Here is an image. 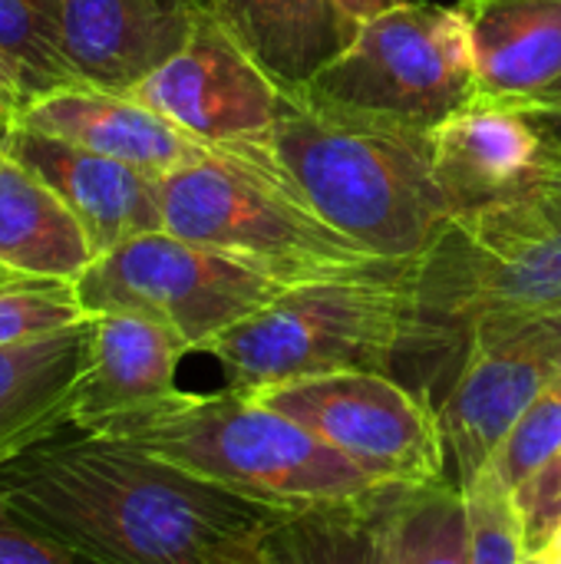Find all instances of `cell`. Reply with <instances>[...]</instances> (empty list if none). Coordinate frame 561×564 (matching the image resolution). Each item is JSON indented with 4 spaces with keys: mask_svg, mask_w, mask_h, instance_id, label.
I'll use <instances>...</instances> for the list:
<instances>
[{
    "mask_svg": "<svg viewBox=\"0 0 561 564\" xmlns=\"http://www.w3.org/2000/svg\"><path fill=\"white\" fill-rule=\"evenodd\" d=\"M298 93L334 116L430 135L476 99L466 23L456 7L403 0L360 23Z\"/></svg>",
    "mask_w": 561,
    "mask_h": 564,
    "instance_id": "52a82bcc",
    "label": "cell"
},
{
    "mask_svg": "<svg viewBox=\"0 0 561 564\" xmlns=\"http://www.w3.org/2000/svg\"><path fill=\"white\" fill-rule=\"evenodd\" d=\"M0 496L83 564H228L288 512L76 430L7 463Z\"/></svg>",
    "mask_w": 561,
    "mask_h": 564,
    "instance_id": "6da1fadb",
    "label": "cell"
},
{
    "mask_svg": "<svg viewBox=\"0 0 561 564\" xmlns=\"http://www.w3.org/2000/svg\"><path fill=\"white\" fill-rule=\"evenodd\" d=\"M397 558L400 564H470V506L453 479L400 489Z\"/></svg>",
    "mask_w": 561,
    "mask_h": 564,
    "instance_id": "603a6c76",
    "label": "cell"
},
{
    "mask_svg": "<svg viewBox=\"0 0 561 564\" xmlns=\"http://www.w3.org/2000/svg\"><path fill=\"white\" fill-rule=\"evenodd\" d=\"M387 486L367 499L284 512L261 539V564H400L397 499Z\"/></svg>",
    "mask_w": 561,
    "mask_h": 564,
    "instance_id": "d6986e66",
    "label": "cell"
},
{
    "mask_svg": "<svg viewBox=\"0 0 561 564\" xmlns=\"http://www.w3.org/2000/svg\"><path fill=\"white\" fill-rule=\"evenodd\" d=\"M261 406L311 430L321 443L390 486L450 479L440 410L390 373H327L245 390Z\"/></svg>",
    "mask_w": 561,
    "mask_h": 564,
    "instance_id": "9c48e42d",
    "label": "cell"
},
{
    "mask_svg": "<svg viewBox=\"0 0 561 564\" xmlns=\"http://www.w3.org/2000/svg\"><path fill=\"white\" fill-rule=\"evenodd\" d=\"M23 96H20V86L17 79L10 76V69L0 63V129L10 132L17 122H20V112H23Z\"/></svg>",
    "mask_w": 561,
    "mask_h": 564,
    "instance_id": "f546056e",
    "label": "cell"
},
{
    "mask_svg": "<svg viewBox=\"0 0 561 564\" xmlns=\"http://www.w3.org/2000/svg\"><path fill=\"white\" fill-rule=\"evenodd\" d=\"M17 126L126 162L152 178L175 175L215 155L212 145L188 135L139 99L93 86H66L26 102Z\"/></svg>",
    "mask_w": 561,
    "mask_h": 564,
    "instance_id": "2e32d148",
    "label": "cell"
},
{
    "mask_svg": "<svg viewBox=\"0 0 561 564\" xmlns=\"http://www.w3.org/2000/svg\"><path fill=\"white\" fill-rule=\"evenodd\" d=\"M0 63L23 102L83 86L63 46V0H0Z\"/></svg>",
    "mask_w": 561,
    "mask_h": 564,
    "instance_id": "7402d4cb",
    "label": "cell"
},
{
    "mask_svg": "<svg viewBox=\"0 0 561 564\" xmlns=\"http://www.w3.org/2000/svg\"><path fill=\"white\" fill-rule=\"evenodd\" d=\"M542 129H546V132H549V135H552V139L561 145V116H555V119H546V122H542Z\"/></svg>",
    "mask_w": 561,
    "mask_h": 564,
    "instance_id": "4dcf8cb0",
    "label": "cell"
},
{
    "mask_svg": "<svg viewBox=\"0 0 561 564\" xmlns=\"http://www.w3.org/2000/svg\"><path fill=\"white\" fill-rule=\"evenodd\" d=\"M546 314H561V162L546 182L443 221L413 264L407 354L463 364L479 324Z\"/></svg>",
    "mask_w": 561,
    "mask_h": 564,
    "instance_id": "3957f363",
    "label": "cell"
},
{
    "mask_svg": "<svg viewBox=\"0 0 561 564\" xmlns=\"http://www.w3.org/2000/svg\"><path fill=\"white\" fill-rule=\"evenodd\" d=\"M3 135H7V132L0 129V162H3V155H7V152H3Z\"/></svg>",
    "mask_w": 561,
    "mask_h": 564,
    "instance_id": "d590c367",
    "label": "cell"
},
{
    "mask_svg": "<svg viewBox=\"0 0 561 564\" xmlns=\"http://www.w3.org/2000/svg\"><path fill=\"white\" fill-rule=\"evenodd\" d=\"M539 558H542L546 564H561V549H559V552H542Z\"/></svg>",
    "mask_w": 561,
    "mask_h": 564,
    "instance_id": "836d02e7",
    "label": "cell"
},
{
    "mask_svg": "<svg viewBox=\"0 0 561 564\" xmlns=\"http://www.w3.org/2000/svg\"><path fill=\"white\" fill-rule=\"evenodd\" d=\"M561 449V373L532 400L519 416L499 453L493 456V473L499 482L516 492L522 489L555 453Z\"/></svg>",
    "mask_w": 561,
    "mask_h": 564,
    "instance_id": "d4e9b609",
    "label": "cell"
},
{
    "mask_svg": "<svg viewBox=\"0 0 561 564\" xmlns=\"http://www.w3.org/2000/svg\"><path fill=\"white\" fill-rule=\"evenodd\" d=\"M473 50V106L561 116V0H460Z\"/></svg>",
    "mask_w": 561,
    "mask_h": 564,
    "instance_id": "7c38bea8",
    "label": "cell"
},
{
    "mask_svg": "<svg viewBox=\"0 0 561 564\" xmlns=\"http://www.w3.org/2000/svg\"><path fill=\"white\" fill-rule=\"evenodd\" d=\"M413 264L294 284L202 354L222 364L235 390L327 373H390L413 334Z\"/></svg>",
    "mask_w": 561,
    "mask_h": 564,
    "instance_id": "5b68a950",
    "label": "cell"
},
{
    "mask_svg": "<svg viewBox=\"0 0 561 564\" xmlns=\"http://www.w3.org/2000/svg\"><path fill=\"white\" fill-rule=\"evenodd\" d=\"M3 152L60 195L96 258L139 235L162 231L159 178L26 126L3 135Z\"/></svg>",
    "mask_w": 561,
    "mask_h": 564,
    "instance_id": "4fadbf2b",
    "label": "cell"
},
{
    "mask_svg": "<svg viewBox=\"0 0 561 564\" xmlns=\"http://www.w3.org/2000/svg\"><path fill=\"white\" fill-rule=\"evenodd\" d=\"M251 145L298 202L374 258L417 261L453 215L430 135L324 112L298 89Z\"/></svg>",
    "mask_w": 561,
    "mask_h": 564,
    "instance_id": "7a4b0ae2",
    "label": "cell"
},
{
    "mask_svg": "<svg viewBox=\"0 0 561 564\" xmlns=\"http://www.w3.org/2000/svg\"><path fill=\"white\" fill-rule=\"evenodd\" d=\"M513 496L522 519L526 555H539L561 522V449Z\"/></svg>",
    "mask_w": 561,
    "mask_h": 564,
    "instance_id": "4316f807",
    "label": "cell"
},
{
    "mask_svg": "<svg viewBox=\"0 0 561 564\" xmlns=\"http://www.w3.org/2000/svg\"><path fill=\"white\" fill-rule=\"evenodd\" d=\"M561 373V314L486 321L473 330L440 423L456 486L466 489L493 466V456Z\"/></svg>",
    "mask_w": 561,
    "mask_h": 564,
    "instance_id": "30bf717a",
    "label": "cell"
},
{
    "mask_svg": "<svg viewBox=\"0 0 561 564\" xmlns=\"http://www.w3.org/2000/svg\"><path fill=\"white\" fill-rule=\"evenodd\" d=\"M291 93L202 3L188 43L126 96L162 112L205 145L228 149L268 135Z\"/></svg>",
    "mask_w": 561,
    "mask_h": 564,
    "instance_id": "8fae6325",
    "label": "cell"
},
{
    "mask_svg": "<svg viewBox=\"0 0 561 564\" xmlns=\"http://www.w3.org/2000/svg\"><path fill=\"white\" fill-rule=\"evenodd\" d=\"M327 3L334 7V13H337V20L344 23V30L354 33L360 23H367V20H374V17H380V13L393 10V7L403 3V0H327Z\"/></svg>",
    "mask_w": 561,
    "mask_h": 564,
    "instance_id": "f1b7e54d",
    "label": "cell"
},
{
    "mask_svg": "<svg viewBox=\"0 0 561 564\" xmlns=\"http://www.w3.org/2000/svg\"><path fill=\"white\" fill-rule=\"evenodd\" d=\"M96 261L93 245L60 195L17 159L0 162V264L76 284Z\"/></svg>",
    "mask_w": 561,
    "mask_h": 564,
    "instance_id": "ffe728a7",
    "label": "cell"
},
{
    "mask_svg": "<svg viewBox=\"0 0 561 564\" xmlns=\"http://www.w3.org/2000/svg\"><path fill=\"white\" fill-rule=\"evenodd\" d=\"M159 195L162 231L248 261L288 288L393 264L298 202L251 142L215 149L205 162L159 178Z\"/></svg>",
    "mask_w": 561,
    "mask_h": 564,
    "instance_id": "8992f818",
    "label": "cell"
},
{
    "mask_svg": "<svg viewBox=\"0 0 561 564\" xmlns=\"http://www.w3.org/2000/svg\"><path fill=\"white\" fill-rule=\"evenodd\" d=\"M86 317L76 284L20 274L0 264V347L66 330Z\"/></svg>",
    "mask_w": 561,
    "mask_h": 564,
    "instance_id": "cb8c5ba5",
    "label": "cell"
},
{
    "mask_svg": "<svg viewBox=\"0 0 561 564\" xmlns=\"http://www.w3.org/2000/svg\"><path fill=\"white\" fill-rule=\"evenodd\" d=\"M522 564H546V562H542L539 555H526V558H522Z\"/></svg>",
    "mask_w": 561,
    "mask_h": 564,
    "instance_id": "e575fe53",
    "label": "cell"
},
{
    "mask_svg": "<svg viewBox=\"0 0 561 564\" xmlns=\"http://www.w3.org/2000/svg\"><path fill=\"white\" fill-rule=\"evenodd\" d=\"M228 564H261V555L258 552H248V555H241V558H235V562Z\"/></svg>",
    "mask_w": 561,
    "mask_h": 564,
    "instance_id": "d6a6232c",
    "label": "cell"
},
{
    "mask_svg": "<svg viewBox=\"0 0 561 564\" xmlns=\"http://www.w3.org/2000/svg\"><path fill=\"white\" fill-rule=\"evenodd\" d=\"M89 350L93 317L36 340L0 347V469L69 430Z\"/></svg>",
    "mask_w": 561,
    "mask_h": 564,
    "instance_id": "ac0fdd59",
    "label": "cell"
},
{
    "mask_svg": "<svg viewBox=\"0 0 561 564\" xmlns=\"http://www.w3.org/2000/svg\"><path fill=\"white\" fill-rule=\"evenodd\" d=\"M192 347L169 327L136 314H96L89 367L79 380L73 423L76 433L152 410L179 393L175 373Z\"/></svg>",
    "mask_w": 561,
    "mask_h": 564,
    "instance_id": "e0dca14e",
    "label": "cell"
},
{
    "mask_svg": "<svg viewBox=\"0 0 561 564\" xmlns=\"http://www.w3.org/2000/svg\"><path fill=\"white\" fill-rule=\"evenodd\" d=\"M202 0H63V46L83 86L132 93L192 36Z\"/></svg>",
    "mask_w": 561,
    "mask_h": 564,
    "instance_id": "9a60e30c",
    "label": "cell"
},
{
    "mask_svg": "<svg viewBox=\"0 0 561 564\" xmlns=\"http://www.w3.org/2000/svg\"><path fill=\"white\" fill-rule=\"evenodd\" d=\"M559 549H561V522H559V529L552 532V539H549V545H546L542 552H559ZM542 552H539V555H542Z\"/></svg>",
    "mask_w": 561,
    "mask_h": 564,
    "instance_id": "1f68e13d",
    "label": "cell"
},
{
    "mask_svg": "<svg viewBox=\"0 0 561 564\" xmlns=\"http://www.w3.org/2000/svg\"><path fill=\"white\" fill-rule=\"evenodd\" d=\"M430 155L433 178L456 215L546 182L561 162V145L529 116L466 106L430 132Z\"/></svg>",
    "mask_w": 561,
    "mask_h": 564,
    "instance_id": "5bb4252c",
    "label": "cell"
},
{
    "mask_svg": "<svg viewBox=\"0 0 561 564\" xmlns=\"http://www.w3.org/2000/svg\"><path fill=\"white\" fill-rule=\"evenodd\" d=\"M288 284L222 251L188 245L169 231L139 235L76 281L79 304L96 314H136L175 330L192 350L268 307Z\"/></svg>",
    "mask_w": 561,
    "mask_h": 564,
    "instance_id": "ba28073f",
    "label": "cell"
},
{
    "mask_svg": "<svg viewBox=\"0 0 561 564\" xmlns=\"http://www.w3.org/2000/svg\"><path fill=\"white\" fill-rule=\"evenodd\" d=\"M470 506V564H522L526 539L516 496L493 469L463 489Z\"/></svg>",
    "mask_w": 561,
    "mask_h": 564,
    "instance_id": "484cf974",
    "label": "cell"
},
{
    "mask_svg": "<svg viewBox=\"0 0 561 564\" xmlns=\"http://www.w3.org/2000/svg\"><path fill=\"white\" fill-rule=\"evenodd\" d=\"M284 86L301 89L350 40L327 0H202Z\"/></svg>",
    "mask_w": 561,
    "mask_h": 564,
    "instance_id": "44dd1931",
    "label": "cell"
},
{
    "mask_svg": "<svg viewBox=\"0 0 561 564\" xmlns=\"http://www.w3.org/2000/svg\"><path fill=\"white\" fill-rule=\"evenodd\" d=\"M0 564H83L0 496Z\"/></svg>",
    "mask_w": 561,
    "mask_h": 564,
    "instance_id": "83f0119b",
    "label": "cell"
},
{
    "mask_svg": "<svg viewBox=\"0 0 561 564\" xmlns=\"http://www.w3.org/2000/svg\"><path fill=\"white\" fill-rule=\"evenodd\" d=\"M93 436L126 443L182 473L288 512L367 499L390 486L235 387L222 393L179 390L172 400L112 420Z\"/></svg>",
    "mask_w": 561,
    "mask_h": 564,
    "instance_id": "277c9868",
    "label": "cell"
}]
</instances>
